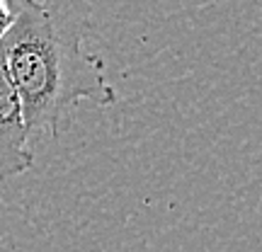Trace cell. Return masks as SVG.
Wrapping results in <instances>:
<instances>
[{
  "mask_svg": "<svg viewBox=\"0 0 262 252\" xmlns=\"http://www.w3.org/2000/svg\"><path fill=\"white\" fill-rule=\"evenodd\" d=\"M34 165L22 107L10 83L0 54V182L25 175Z\"/></svg>",
  "mask_w": 262,
  "mask_h": 252,
  "instance_id": "obj_2",
  "label": "cell"
},
{
  "mask_svg": "<svg viewBox=\"0 0 262 252\" xmlns=\"http://www.w3.org/2000/svg\"><path fill=\"white\" fill-rule=\"evenodd\" d=\"M12 25L0 39L3 65L22 107L29 139L58 136L75 104L107 107L117 100L104 65L88 56L68 34L47 3L8 0Z\"/></svg>",
  "mask_w": 262,
  "mask_h": 252,
  "instance_id": "obj_1",
  "label": "cell"
},
{
  "mask_svg": "<svg viewBox=\"0 0 262 252\" xmlns=\"http://www.w3.org/2000/svg\"><path fill=\"white\" fill-rule=\"evenodd\" d=\"M10 25H12V8L8 0H0V39L10 29Z\"/></svg>",
  "mask_w": 262,
  "mask_h": 252,
  "instance_id": "obj_3",
  "label": "cell"
}]
</instances>
